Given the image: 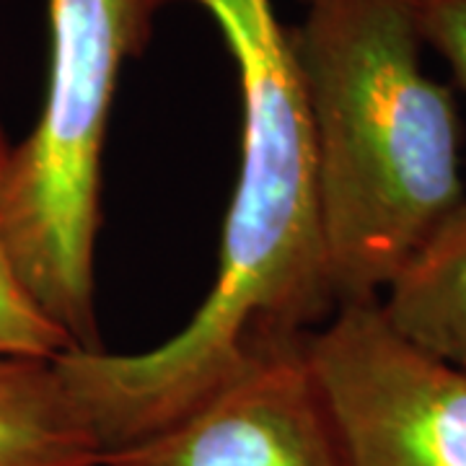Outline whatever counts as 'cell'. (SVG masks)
<instances>
[{"label":"cell","instance_id":"cell-10","mask_svg":"<svg viewBox=\"0 0 466 466\" xmlns=\"http://www.w3.org/2000/svg\"><path fill=\"white\" fill-rule=\"evenodd\" d=\"M303 3H309V0H303Z\"/></svg>","mask_w":466,"mask_h":466},{"label":"cell","instance_id":"cell-8","mask_svg":"<svg viewBox=\"0 0 466 466\" xmlns=\"http://www.w3.org/2000/svg\"><path fill=\"white\" fill-rule=\"evenodd\" d=\"M0 130V168L8 150ZM76 348L63 327H57L26 293L0 238V355H60Z\"/></svg>","mask_w":466,"mask_h":466},{"label":"cell","instance_id":"cell-6","mask_svg":"<svg viewBox=\"0 0 466 466\" xmlns=\"http://www.w3.org/2000/svg\"><path fill=\"white\" fill-rule=\"evenodd\" d=\"M57 355H0V466H99Z\"/></svg>","mask_w":466,"mask_h":466},{"label":"cell","instance_id":"cell-5","mask_svg":"<svg viewBox=\"0 0 466 466\" xmlns=\"http://www.w3.org/2000/svg\"><path fill=\"white\" fill-rule=\"evenodd\" d=\"M309 337L257 345L182 417L99 466H345Z\"/></svg>","mask_w":466,"mask_h":466},{"label":"cell","instance_id":"cell-3","mask_svg":"<svg viewBox=\"0 0 466 466\" xmlns=\"http://www.w3.org/2000/svg\"><path fill=\"white\" fill-rule=\"evenodd\" d=\"M171 3L179 0H47L45 104L0 168L5 254L34 303L81 350H101L94 251L119 70L148 47Z\"/></svg>","mask_w":466,"mask_h":466},{"label":"cell","instance_id":"cell-1","mask_svg":"<svg viewBox=\"0 0 466 466\" xmlns=\"http://www.w3.org/2000/svg\"><path fill=\"white\" fill-rule=\"evenodd\" d=\"M195 3L218 24L238 76V179L216 280L182 332L143 352L70 348L57 355L101 456L182 417L257 345L314 332L337 311L290 29L272 0Z\"/></svg>","mask_w":466,"mask_h":466},{"label":"cell","instance_id":"cell-7","mask_svg":"<svg viewBox=\"0 0 466 466\" xmlns=\"http://www.w3.org/2000/svg\"><path fill=\"white\" fill-rule=\"evenodd\" d=\"M379 303L401 337L466 368V200L386 288Z\"/></svg>","mask_w":466,"mask_h":466},{"label":"cell","instance_id":"cell-4","mask_svg":"<svg viewBox=\"0 0 466 466\" xmlns=\"http://www.w3.org/2000/svg\"><path fill=\"white\" fill-rule=\"evenodd\" d=\"M309 355L345 466H466V368L401 337L379 300L339 306Z\"/></svg>","mask_w":466,"mask_h":466},{"label":"cell","instance_id":"cell-9","mask_svg":"<svg viewBox=\"0 0 466 466\" xmlns=\"http://www.w3.org/2000/svg\"><path fill=\"white\" fill-rule=\"evenodd\" d=\"M425 47H433L466 88V0H412Z\"/></svg>","mask_w":466,"mask_h":466},{"label":"cell","instance_id":"cell-2","mask_svg":"<svg viewBox=\"0 0 466 466\" xmlns=\"http://www.w3.org/2000/svg\"><path fill=\"white\" fill-rule=\"evenodd\" d=\"M290 36L337 309L381 300L466 200L453 94L425 70L412 0H309Z\"/></svg>","mask_w":466,"mask_h":466}]
</instances>
